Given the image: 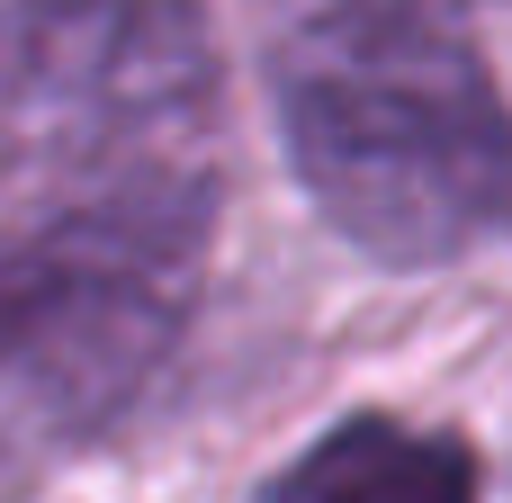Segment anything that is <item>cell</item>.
<instances>
[{"mask_svg": "<svg viewBox=\"0 0 512 503\" xmlns=\"http://www.w3.org/2000/svg\"><path fill=\"white\" fill-rule=\"evenodd\" d=\"M297 189L387 270L512 243V108L459 9H306L270 45Z\"/></svg>", "mask_w": 512, "mask_h": 503, "instance_id": "cell-1", "label": "cell"}, {"mask_svg": "<svg viewBox=\"0 0 512 503\" xmlns=\"http://www.w3.org/2000/svg\"><path fill=\"white\" fill-rule=\"evenodd\" d=\"M216 243V180L153 162L0 243V495L36 486L117 432L171 369L198 261Z\"/></svg>", "mask_w": 512, "mask_h": 503, "instance_id": "cell-2", "label": "cell"}, {"mask_svg": "<svg viewBox=\"0 0 512 503\" xmlns=\"http://www.w3.org/2000/svg\"><path fill=\"white\" fill-rule=\"evenodd\" d=\"M216 108L198 0H0V216L180 162Z\"/></svg>", "mask_w": 512, "mask_h": 503, "instance_id": "cell-3", "label": "cell"}, {"mask_svg": "<svg viewBox=\"0 0 512 503\" xmlns=\"http://www.w3.org/2000/svg\"><path fill=\"white\" fill-rule=\"evenodd\" d=\"M477 495H486L477 450L459 432L396 423V414H342L261 486V503H477Z\"/></svg>", "mask_w": 512, "mask_h": 503, "instance_id": "cell-4", "label": "cell"}, {"mask_svg": "<svg viewBox=\"0 0 512 503\" xmlns=\"http://www.w3.org/2000/svg\"><path fill=\"white\" fill-rule=\"evenodd\" d=\"M306 9H468V0H270V18H306Z\"/></svg>", "mask_w": 512, "mask_h": 503, "instance_id": "cell-5", "label": "cell"}]
</instances>
